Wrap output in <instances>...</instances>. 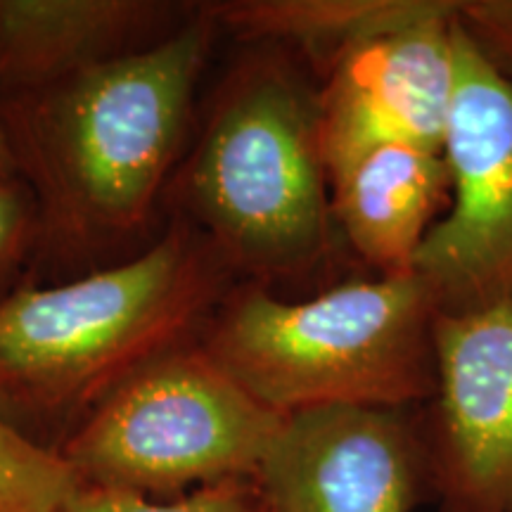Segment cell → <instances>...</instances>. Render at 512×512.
I'll use <instances>...</instances> for the list:
<instances>
[{"instance_id":"obj_6","label":"cell","mask_w":512,"mask_h":512,"mask_svg":"<svg viewBox=\"0 0 512 512\" xmlns=\"http://www.w3.org/2000/svg\"><path fill=\"white\" fill-rule=\"evenodd\" d=\"M444 157L451 204L427 235L413 273L430 287L439 311L512 302V79L486 60L460 22Z\"/></svg>"},{"instance_id":"obj_11","label":"cell","mask_w":512,"mask_h":512,"mask_svg":"<svg viewBox=\"0 0 512 512\" xmlns=\"http://www.w3.org/2000/svg\"><path fill=\"white\" fill-rule=\"evenodd\" d=\"M192 10L164 0H0V100L138 53Z\"/></svg>"},{"instance_id":"obj_8","label":"cell","mask_w":512,"mask_h":512,"mask_svg":"<svg viewBox=\"0 0 512 512\" xmlns=\"http://www.w3.org/2000/svg\"><path fill=\"white\" fill-rule=\"evenodd\" d=\"M254 479L273 512H413L430 501L420 406L287 413Z\"/></svg>"},{"instance_id":"obj_9","label":"cell","mask_w":512,"mask_h":512,"mask_svg":"<svg viewBox=\"0 0 512 512\" xmlns=\"http://www.w3.org/2000/svg\"><path fill=\"white\" fill-rule=\"evenodd\" d=\"M458 0L344 50L320 74L325 166L375 143L444 152L458 83Z\"/></svg>"},{"instance_id":"obj_14","label":"cell","mask_w":512,"mask_h":512,"mask_svg":"<svg viewBox=\"0 0 512 512\" xmlns=\"http://www.w3.org/2000/svg\"><path fill=\"white\" fill-rule=\"evenodd\" d=\"M62 512H268V501L256 479H226L183 494L176 501L102 486H81Z\"/></svg>"},{"instance_id":"obj_15","label":"cell","mask_w":512,"mask_h":512,"mask_svg":"<svg viewBox=\"0 0 512 512\" xmlns=\"http://www.w3.org/2000/svg\"><path fill=\"white\" fill-rule=\"evenodd\" d=\"M36 204L19 176H0V299L27 283L36 254Z\"/></svg>"},{"instance_id":"obj_13","label":"cell","mask_w":512,"mask_h":512,"mask_svg":"<svg viewBox=\"0 0 512 512\" xmlns=\"http://www.w3.org/2000/svg\"><path fill=\"white\" fill-rule=\"evenodd\" d=\"M81 486L55 448L0 418V512H62Z\"/></svg>"},{"instance_id":"obj_2","label":"cell","mask_w":512,"mask_h":512,"mask_svg":"<svg viewBox=\"0 0 512 512\" xmlns=\"http://www.w3.org/2000/svg\"><path fill=\"white\" fill-rule=\"evenodd\" d=\"M166 211L207 238L238 283L316 285L347 256L320 136V76L283 43L240 50L195 121Z\"/></svg>"},{"instance_id":"obj_12","label":"cell","mask_w":512,"mask_h":512,"mask_svg":"<svg viewBox=\"0 0 512 512\" xmlns=\"http://www.w3.org/2000/svg\"><path fill=\"white\" fill-rule=\"evenodd\" d=\"M446 0H228L207 3L221 31L240 43L268 41L299 50L318 76L344 50L382 31L418 22Z\"/></svg>"},{"instance_id":"obj_1","label":"cell","mask_w":512,"mask_h":512,"mask_svg":"<svg viewBox=\"0 0 512 512\" xmlns=\"http://www.w3.org/2000/svg\"><path fill=\"white\" fill-rule=\"evenodd\" d=\"M221 29L207 3L174 34L41 91L0 100L17 176L36 204L27 283H55L150 247L188 150Z\"/></svg>"},{"instance_id":"obj_3","label":"cell","mask_w":512,"mask_h":512,"mask_svg":"<svg viewBox=\"0 0 512 512\" xmlns=\"http://www.w3.org/2000/svg\"><path fill=\"white\" fill-rule=\"evenodd\" d=\"M235 285L216 247L178 216L131 259L22 283L0 299V418L29 439L36 427L72 434L126 380L200 342Z\"/></svg>"},{"instance_id":"obj_10","label":"cell","mask_w":512,"mask_h":512,"mask_svg":"<svg viewBox=\"0 0 512 512\" xmlns=\"http://www.w3.org/2000/svg\"><path fill=\"white\" fill-rule=\"evenodd\" d=\"M332 216L351 256L380 278H401L441 209L451 204L444 152L408 143H375L328 162Z\"/></svg>"},{"instance_id":"obj_7","label":"cell","mask_w":512,"mask_h":512,"mask_svg":"<svg viewBox=\"0 0 512 512\" xmlns=\"http://www.w3.org/2000/svg\"><path fill=\"white\" fill-rule=\"evenodd\" d=\"M437 380L420 406L439 512H512V302L439 311Z\"/></svg>"},{"instance_id":"obj_18","label":"cell","mask_w":512,"mask_h":512,"mask_svg":"<svg viewBox=\"0 0 512 512\" xmlns=\"http://www.w3.org/2000/svg\"><path fill=\"white\" fill-rule=\"evenodd\" d=\"M268 512H273V510H271V508H268Z\"/></svg>"},{"instance_id":"obj_17","label":"cell","mask_w":512,"mask_h":512,"mask_svg":"<svg viewBox=\"0 0 512 512\" xmlns=\"http://www.w3.org/2000/svg\"><path fill=\"white\" fill-rule=\"evenodd\" d=\"M0 176H17L15 155H12L8 131H5L3 114H0Z\"/></svg>"},{"instance_id":"obj_5","label":"cell","mask_w":512,"mask_h":512,"mask_svg":"<svg viewBox=\"0 0 512 512\" xmlns=\"http://www.w3.org/2000/svg\"><path fill=\"white\" fill-rule=\"evenodd\" d=\"M283 418L249 396L197 342L114 389L57 453L83 486L155 498L254 479Z\"/></svg>"},{"instance_id":"obj_4","label":"cell","mask_w":512,"mask_h":512,"mask_svg":"<svg viewBox=\"0 0 512 512\" xmlns=\"http://www.w3.org/2000/svg\"><path fill=\"white\" fill-rule=\"evenodd\" d=\"M439 304L420 275L349 278L304 299L235 285L200 347L261 406H425Z\"/></svg>"},{"instance_id":"obj_16","label":"cell","mask_w":512,"mask_h":512,"mask_svg":"<svg viewBox=\"0 0 512 512\" xmlns=\"http://www.w3.org/2000/svg\"><path fill=\"white\" fill-rule=\"evenodd\" d=\"M460 27L512 79V0H458Z\"/></svg>"}]
</instances>
